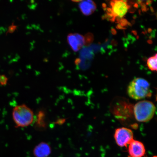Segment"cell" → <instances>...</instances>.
<instances>
[{"instance_id":"9c48e42d","label":"cell","mask_w":157,"mask_h":157,"mask_svg":"<svg viewBox=\"0 0 157 157\" xmlns=\"http://www.w3.org/2000/svg\"><path fill=\"white\" fill-rule=\"evenodd\" d=\"M79 8L84 15H89L95 11L96 5L94 2L91 0L82 1L79 3Z\"/></svg>"},{"instance_id":"4fadbf2b","label":"cell","mask_w":157,"mask_h":157,"mask_svg":"<svg viewBox=\"0 0 157 157\" xmlns=\"http://www.w3.org/2000/svg\"><path fill=\"white\" fill-rule=\"evenodd\" d=\"M66 120L65 119H59L56 121V123L58 124H62L65 122Z\"/></svg>"},{"instance_id":"8992f818","label":"cell","mask_w":157,"mask_h":157,"mask_svg":"<svg viewBox=\"0 0 157 157\" xmlns=\"http://www.w3.org/2000/svg\"><path fill=\"white\" fill-rule=\"evenodd\" d=\"M128 147L129 157H143L146 154L144 145L140 141L133 139Z\"/></svg>"},{"instance_id":"8fae6325","label":"cell","mask_w":157,"mask_h":157,"mask_svg":"<svg viewBox=\"0 0 157 157\" xmlns=\"http://www.w3.org/2000/svg\"><path fill=\"white\" fill-rule=\"evenodd\" d=\"M157 55L149 58L147 61V65L149 69L153 71H157Z\"/></svg>"},{"instance_id":"7c38bea8","label":"cell","mask_w":157,"mask_h":157,"mask_svg":"<svg viewBox=\"0 0 157 157\" xmlns=\"http://www.w3.org/2000/svg\"><path fill=\"white\" fill-rule=\"evenodd\" d=\"M8 78L5 75H0V84L5 86L7 84Z\"/></svg>"},{"instance_id":"30bf717a","label":"cell","mask_w":157,"mask_h":157,"mask_svg":"<svg viewBox=\"0 0 157 157\" xmlns=\"http://www.w3.org/2000/svg\"><path fill=\"white\" fill-rule=\"evenodd\" d=\"M46 115L44 111H39L36 117V126L38 128L43 129L46 126V123L45 121Z\"/></svg>"},{"instance_id":"52a82bcc","label":"cell","mask_w":157,"mask_h":157,"mask_svg":"<svg viewBox=\"0 0 157 157\" xmlns=\"http://www.w3.org/2000/svg\"><path fill=\"white\" fill-rule=\"evenodd\" d=\"M67 40L71 48L75 52H78L85 44L84 37L78 33L68 34Z\"/></svg>"},{"instance_id":"277c9868","label":"cell","mask_w":157,"mask_h":157,"mask_svg":"<svg viewBox=\"0 0 157 157\" xmlns=\"http://www.w3.org/2000/svg\"><path fill=\"white\" fill-rule=\"evenodd\" d=\"M114 137L118 146L127 147L133 140V133L130 129L119 128L116 129Z\"/></svg>"},{"instance_id":"ba28073f","label":"cell","mask_w":157,"mask_h":157,"mask_svg":"<svg viewBox=\"0 0 157 157\" xmlns=\"http://www.w3.org/2000/svg\"><path fill=\"white\" fill-rule=\"evenodd\" d=\"M52 152V148L48 143L42 142L35 147L33 154L35 157H48Z\"/></svg>"},{"instance_id":"7a4b0ae2","label":"cell","mask_w":157,"mask_h":157,"mask_svg":"<svg viewBox=\"0 0 157 157\" xmlns=\"http://www.w3.org/2000/svg\"><path fill=\"white\" fill-rule=\"evenodd\" d=\"M13 121L17 127H25L31 125L34 120V113L28 106L22 104L15 106L13 110Z\"/></svg>"},{"instance_id":"6da1fadb","label":"cell","mask_w":157,"mask_h":157,"mask_svg":"<svg viewBox=\"0 0 157 157\" xmlns=\"http://www.w3.org/2000/svg\"><path fill=\"white\" fill-rule=\"evenodd\" d=\"M127 93L129 97L136 100L149 97L151 94L150 83L144 78H135L129 83Z\"/></svg>"},{"instance_id":"5b68a950","label":"cell","mask_w":157,"mask_h":157,"mask_svg":"<svg viewBox=\"0 0 157 157\" xmlns=\"http://www.w3.org/2000/svg\"><path fill=\"white\" fill-rule=\"evenodd\" d=\"M110 6L111 8L107 9V14L114 19L116 17H123L130 7L125 1H112L111 2Z\"/></svg>"},{"instance_id":"3957f363","label":"cell","mask_w":157,"mask_h":157,"mask_svg":"<svg viewBox=\"0 0 157 157\" xmlns=\"http://www.w3.org/2000/svg\"><path fill=\"white\" fill-rule=\"evenodd\" d=\"M156 107L152 102L142 101L136 103L133 109L135 119L140 122H147L154 117Z\"/></svg>"}]
</instances>
